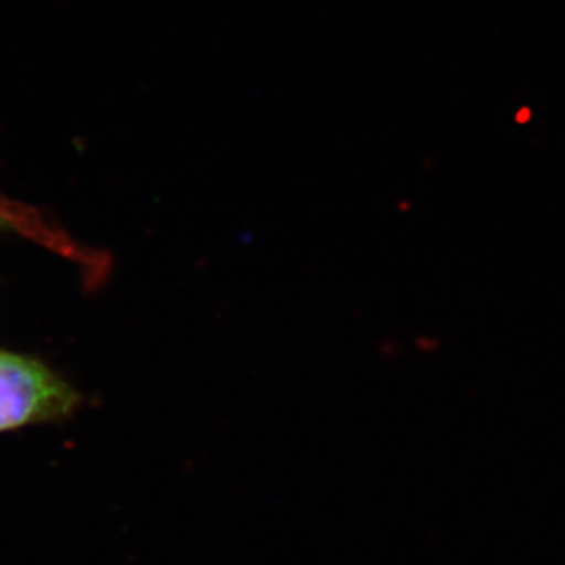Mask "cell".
I'll list each match as a JSON object with an SVG mask.
<instances>
[{
  "mask_svg": "<svg viewBox=\"0 0 565 565\" xmlns=\"http://www.w3.org/2000/svg\"><path fill=\"white\" fill-rule=\"evenodd\" d=\"M82 403V393L43 360L0 349V435L63 423Z\"/></svg>",
  "mask_w": 565,
  "mask_h": 565,
  "instance_id": "1",
  "label": "cell"
},
{
  "mask_svg": "<svg viewBox=\"0 0 565 565\" xmlns=\"http://www.w3.org/2000/svg\"><path fill=\"white\" fill-rule=\"evenodd\" d=\"M0 228L15 230L19 234L41 241L44 246H50L52 250L60 252L63 256L74 257L76 262L94 267L90 254L83 252L63 230L57 228L55 224H50L32 207L8 201L2 193H0Z\"/></svg>",
  "mask_w": 565,
  "mask_h": 565,
  "instance_id": "2",
  "label": "cell"
}]
</instances>
